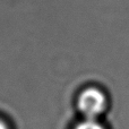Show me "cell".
<instances>
[{
    "label": "cell",
    "instance_id": "cell-1",
    "mask_svg": "<svg viewBox=\"0 0 129 129\" xmlns=\"http://www.w3.org/2000/svg\"><path fill=\"white\" fill-rule=\"evenodd\" d=\"M77 108L86 119H95L107 108L108 99L105 93L95 85L85 86L77 95Z\"/></svg>",
    "mask_w": 129,
    "mask_h": 129
},
{
    "label": "cell",
    "instance_id": "cell-2",
    "mask_svg": "<svg viewBox=\"0 0 129 129\" xmlns=\"http://www.w3.org/2000/svg\"><path fill=\"white\" fill-rule=\"evenodd\" d=\"M75 129H104L99 122H96L95 119H86L85 121L78 123Z\"/></svg>",
    "mask_w": 129,
    "mask_h": 129
},
{
    "label": "cell",
    "instance_id": "cell-3",
    "mask_svg": "<svg viewBox=\"0 0 129 129\" xmlns=\"http://www.w3.org/2000/svg\"><path fill=\"white\" fill-rule=\"evenodd\" d=\"M0 129H7V127H6V125H5L2 121H0Z\"/></svg>",
    "mask_w": 129,
    "mask_h": 129
}]
</instances>
